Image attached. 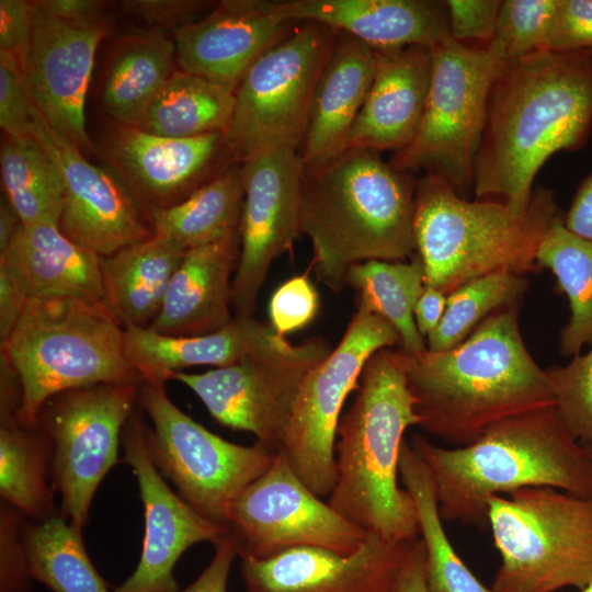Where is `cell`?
Listing matches in <instances>:
<instances>
[{"instance_id":"cell-39","label":"cell","mask_w":592,"mask_h":592,"mask_svg":"<svg viewBox=\"0 0 592 592\" xmlns=\"http://www.w3.org/2000/svg\"><path fill=\"white\" fill-rule=\"evenodd\" d=\"M528 287L524 275L494 272L471 280L447 295L444 315L426 337V350L443 352L463 342L494 311L519 304Z\"/></svg>"},{"instance_id":"cell-42","label":"cell","mask_w":592,"mask_h":592,"mask_svg":"<svg viewBox=\"0 0 592 592\" xmlns=\"http://www.w3.org/2000/svg\"><path fill=\"white\" fill-rule=\"evenodd\" d=\"M27 519L13 506L0 504V592H30L33 580L24 528Z\"/></svg>"},{"instance_id":"cell-41","label":"cell","mask_w":592,"mask_h":592,"mask_svg":"<svg viewBox=\"0 0 592 592\" xmlns=\"http://www.w3.org/2000/svg\"><path fill=\"white\" fill-rule=\"evenodd\" d=\"M556 408L566 428L580 443L592 440V344L565 366L545 369Z\"/></svg>"},{"instance_id":"cell-1","label":"cell","mask_w":592,"mask_h":592,"mask_svg":"<svg viewBox=\"0 0 592 592\" xmlns=\"http://www.w3.org/2000/svg\"><path fill=\"white\" fill-rule=\"evenodd\" d=\"M592 125V52H537L504 64L490 89L474 162L476 200L523 214L540 167L583 145Z\"/></svg>"},{"instance_id":"cell-2","label":"cell","mask_w":592,"mask_h":592,"mask_svg":"<svg viewBox=\"0 0 592 592\" xmlns=\"http://www.w3.org/2000/svg\"><path fill=\"white\" fill-rule=\"evenodd\" d=\"M517 312L516 305L494 311L449 350L402 352L425 432L462 447L500 421L556 406L546 371L523 342Z\"/></svg>"},{"instance_id":"cell-12","label":"cell","mask_w":592,"mask_h":592,"mask_svg":"<svg viewBox=\"0 0 592 592\" xmlns=\"http://www.w3.org/2000/svg\"><path fill=\"white\" fill-rule=\"evenodd\" d=\"M399 341L387 320L358 303L340 343L301 383L278 451L322 499L337 481V430L344 401L371 356Z\"/></svg>"},{"instance_id":"cell-16","label":"cell","mask_w":592,"mask_h":592,"mask_svg":"<svg viewBox=\"0 0 592 592\" xmlns=\"http://www.w3.org/2000/svg\"><path fill=\"white\" fill-rule=\"evenodd\" d=\"M303 173L299 151L293 148L265 150L241 162L244 198L231 283L235 316L252 317L272 262L303 235Z\"/></svg>"},{"instance_id":"cell-43","label":"cell","mask_w":592,"mask_h":592,"mask_svg":"<svg viewBox=\"0 0 592 592\" xmlns=\"http://www.w3.org/2000/svg\"><path fill=\"white\" fill-rule=\"evenodd\" d=\"M33 106L19 60L0 50V126L7 136H31Z\"/></svg>"},{"instance_id":"cell-38","label":"cell","mask_w":592,"mask_h":592,"mask_svg":"<svg viewBox=\"0 0 592 592\" xmlns=\"http://www.w3.org/2000/svg\"><path fill=\"white\" fill-rule=\"evenodd\" d=\"M0 168L4 197L24 226H59L62 181L54 161L32 135L23 138L4 136Z\"/></svg>"},{"instance_id":"cell-32","label":"cell","mask_w":592,"mask_h":592,"mask_svg":"<svg viewBox=\"0 0 592 592\" xmlns=\"http://www.w3.org/2000/svg\"><path fill=\"white\" fill-rule=\"evenodd\" d=\"M53 445L39 428L0 422V497L27 520L57 513L52 482Z\"/></svg>"},{"instance_id":"cell-8","label":"cell","mask_w":592,"mask_h":592,"mask_svg":"<svg viewBox=\"0 0 592 592\" xmlns=\"http://www.w3.org/2000/svg\"><path fill=\"white\" fill-rule=\"evenodd\" d=\"M487 505L501 558L494 592L581 590L592 582V499L525 487L492 496Z\"/></svg>"},{"instance_id":"cell-3","label":"cell","mask_w":592,"mask_h":592,"mask_svg":"<svg viewBox=\"0 0 592 592\" xmlns=\"http://www.w3.org/2000/svg\"><path fill=\"white\" fill-rule=\"evenodd\" d=\"M409 444L431 475L442 521L486 530L489 498L525 487L592 499V459L556 406L500 421L466 446L441 447L419 434Z\"/></svg>"},{"instance_id":"cell-25","label":"cell","mask_w":592,"mask_h":592,"mask_svg":"<svg viewBox=\"0 0 592 592\" xmlns=\"http://www.w3.org/2000/svg\"><path fill=\"white\" fill-rule=\"evenodd\" d=\"M287 342L271 325L242 316H235L224 328L202 335H168L149 328H124L128 363L143 383L153 385H164L185 368L225 367Z\"/></svg>"},{"instance_id":"cell-30","label":"cell","mask_w":592,"mask_h":592,"mask_svg":"<svg viewBox=\"0 0 592 592\" xmlns=\"http://www.w3.org/2000/svg\"><path fill=\"white\" fill-rule=\"evenodd\" d=\"M175 45L160 33L128 37L115 49L102 84V104L119 126L136 127L175 71Z\"/></svg>"},{"instance_id":"cell-44","label":"cell","mask_w":592,"mask_h":592,"mask_svg":"<svg viewBox=\"0 0 592 592\" xmlns=\"http://www.w3.org/2000/svg\"><path fill=\"white\" fill-rule=\"evenodd\" d=\"M319 309V295L307 277L296 275L272 295L269 306L271 327L282 337L310 323Z\"/></svg>"},{"instance_id":"cell-6","label":"cell","mask_w":592,"mask_h":592,"mask_svg":"<svg viewBox=\"0 0 592 592\" xmlns=\"http://www.w3.org/2000/svg\"><path fill=\"white\" fill-rule=\"evenodd\" d=\"M558 216L549 189H535L527 210L516 214L498 200L468 201L446 180L425 173L415 182L413 202L424 286L448 295L494 272L533 271L539 243Z\"/></svg>"},{"instance_id":"cell-13","label":"cell","mask_w":592,"mask_h":592,"mask_svg":"<svg viewBox=\"0 0 592 592\" xmlns=\"http://www.w3.org/2000/svg\"><path fill=\"white\" fill-rule=\"evenodd\" d=\"M141 384V383H140ZM138 383H107L56 395L38 426L53 445L52 482L59 512L83 530L103 478L119 463L124 426L138 401Z\"/></svg>"},{"instance_id":"cell-34","label":"cell","mask_w":592,"mask_h":592,"mask_svg":"<svg viewBox=\"0 0 592 592\" xmlns=\"http://www.w3.org/2000/svg\"><path fill=\"white\" fill-rule=\"evenodd\" d=\"M234 106L235 91L175 70L136 127L171 138L225 133Z\"/></svg>"},{"instance_id":"cell-49","label":"cell","mask_w":592,"mask_h":592,"mask_svg":"<svg viewBox=\"0 0 592 592\" xmlns=\"http://www.w3.org/2000/svg\"><path fill=\"white\" fill-rule=\"evenodd\" d=\"M32 32V2L0 0V50L14 56L22 66Z\"/></svg>"},{"instance_id":"cell-56","label":"cell","mask_w":592,"mask_h":592,"mask_svg":"<svg viewBox=\"0 0 592 592\" xmlns=\"http://www.w3.org/2000/svg\"><path fill=\"white\" fill-rule=\"evenodd\" d=\"M580 444L582 445L589 457L592 459V440Z\"/></svg>"},{"instance_id":"cell-55","label":"cell","mask_w":592,"mask_h":592,"mask_svg":"<svg viewBox=\"0 0 592 592\" xmlns=\"http://www.w3.org/2000/svg\"><path fill=\"white\" fill-rule=\"evenodd\" d=\"M21 224L15 209L2 196L0 203V252H3L8 248Z\"/></svg>"},{"instance_id":"cell-26","label":"cell","mask_w":592,"mask_h":592,"mask_svg":"<svg viewBox=\"0 0 592 592\" xmlns=\"http://www.w3.org/2000/svg\"><path fill=\"white\" fill-rule=\"evenodd\" d=\"M239 255V229L213 243L187 250L159 315L148 328L162 334L187 337L227 326L234 319L231 275Z\"/></svg>"},{"instance_id":"cell-15","label":"cell","mask_w":592,"mask_h":592,"mask_svg":"<svg viewBox=\"0 0 592 592\" xmlns=\"http://www.w3.org/2000/svg\"><path fill=\"white\" fill-rule=\"evenodd\" d=\"M226 526L237 539L240 558L265 559L295 547L348 555L367 536L314 493L280 451L229 505Z\"/></svg>"},{"instance_id":"cell-46","label":"cell","mask_w":592,"mask_h":592,"mask_svg":"<svg viewBox=\"0 0 592 592\" xmlns=\"http://www.w3.org/2000/svg\"><path fill=\"white\" fill-rule=\"evenodd\" d=\"M549 50H592V0H560Z\"/></svg>"},{"instance_id":"cell-24","label":"cell","mask_w":592,"mask_h":592,"mask_svg":"<svg viewBox=\"0 0 592 592\" xmlns=\"http://www.w3.org/2000/svg\"><path fill=\"white\" fill-rule=\"evenodd\" d=\"M375 76L348 140L373 151L407 147L420 126L432 77V47L375 50Z\"/></svg>"},{"instance_id":"cell-48","label":"cell","mask_w":592,"mask_h":592,"mask_svg":"<svg viewBox=\"0 0 592 592\" xmlns=\"http://www.w3.org/2000/svg\"><path fill=\"white\" fill-rule=\"evenodd\" d=\"M30 298L29 284L22 272L0 261V346L8 342Z\"/></svg>"},{"instance_id":"cell-20","label":"cell","mask_w":592,"mask_h":592,"mask_svg":"<svg viewBox=\"0 0 592 592\" xmlns=\"http://www.w3.org/2000/svg\"><path fill=\"white\" fill-rule=\"evenodd\" d=\"M411 542L391 543L367 533L348 555L295 547L265 559L241 557L244 591L397 592Z\"/></svg>"},{"instance_id":"cell-10","label":"cell","mask_w":592,"mask_h":592,"mask_svg":"<svg viewBox=\"0 0 592 592\" xmlns=\"http://www.w3.org/2000/svg\"><path fill=\"white\" fill-rule=\"evenodd\" d=\"M337 33L317 22H298L249 68L235 91L232 116L224 133L235 162L275 148L299 151Z\"/></svg>"},{"instance_id":"cell-23","label":"cell","mask_w":592,"mask_h":592,"mask_svg":"<svg viewBox=\"0 0 592 592\" xmlns=\"http://www.w3.org/2000/svg\"><path fill=\"white\" fill-rule=\"evenodd\" d=\"M267 11L296 22L312 21L346 33L375 50L433 47L449 34L445 1L260 0Z\"/></svg>"},{"instance_id":"cell-52","label":"cell","mask_w":592,"mask_h":592,"mask_svg":"<svg viewBox=\"0 0 592 592\" xmlns=\"http://www.w3.org/2000/svg\"><path fill=\"white\" fill-rule=\"evenodd\" d=\"M563 223L572 232L592 240V174L578 189Z\"/></svg>"},{"instance_id":"cell-47","label":"cell","mask_w":592,"mask_h":592,"mask_svg":"<svg viewBox=\"0 0 592 592\" xmlns=\"http://www.w3.org/2000/svg\"><path fill=\"white\" fill-rule=\"evenodd\" d=\"M214 2L197 0H128L122 7L126 12L156 26L174 31L194 20Z\"/></svg>"},{"instance_id":"cell-7","label":"cell","mask_w":592,"mask_h":592,"mask_svg":"<svg viewBox=\"0 0 592 592\" xmlns=\"http://www.w3.org/2000/svg\"><path fill=\"white\" fill-rule=\"evenodd\" d=\"M0 353L16 372L18 422L38 426L45 403L71 389L143 383L126 358L124 327L103 303L65 296L31 297Z\"/></svg>"},{"instance_id":"cell-9","label":"cell","mask_w":592,"mask_h":592,"mask_svg":"<svg viewBox=\"0 0 592 592\" xmlns=\"http://www.w3.org/2000/svg\"><path fill=\"white\" fill-rule=\"evenodd\" d=\"M505 62L494 39L467 45L449 36L433 46L431 84L420 126L389 162L405 172L435 174L460 196L473 189L490 89Z\"/></svg>"},{"instance_id":"cell-11","label":"cell","mask_w":592,"mask_h":592,"mask_svg":"<svg viewBox=\"0 0 592 592\" xmlns=\"http://www.w3.org/2000/svg\"><path fill=\"white\" fill-rule=\"evenodd\" d=\"M138 403L150 420L145 439L158 470L198 513L226 526L229 505L270 467L277 451L210 432L172 402L164 385L141 383Z\"/></svg>"},{"instance_id":"cell-36","label":"cell","mask_w":592,"mask_h":592,"mask_svg":"<svg viewBox=\"0 0 592 592\" xmlns=\"http://www.w3.org/2000/svg\"><path fill=\"white\" fill-rule=\"evenodd\" d=\"M536 263L554 273L568 298L570 317L559 334V351L574 356L592 344V240L569 230L558 216L539 243Z\"/></svg>"},{"instance_id":"cell-28","label":"cell","mask_w":592,"mask_h":592,"mask_svg":"<svg viewBox=\"0 0 592 592\" xmlns=\"http://www.w3.org/2000/svg\"><path fill=\"white\" fill-rule=\"evenodd\" d=\"M0 261L22 272L31 297L65 296L107 305L101 257L70 240L58 225L21 224Z\"/></svg>"},{"instance_id":"cell-18","label":"cell","mask_w":592,"mask_h":592,"mask_svg":"<svg viewBox=\"0 0 592 592\" xmlns=\"http://www.w3.org/2000/svg\"><path fill=\"white\" fill-rule=\"evenodd\" d=\"M146 423L141 412L135 409L122 434L123 462L137 480L145 532L135 571L113 592H179L173 570L184 551L202 542L216 545L229 532L171 490L150 457Z\"/></svg>"},{"instance_id":"cell-5","label":"cell","mask_w":592,"mask_h":592,"mask_svg":"<svg viewBox=\"0 0 592 592\" xmlns=\"http://www.w3.org/2000/svg\"><path fill=\"white\" fill-rule=\"evenodd\" d=\"M414 403L402 352L382 349L367 361L337 430V481L327 501L351 523L391 543L419 538L413 499L398 485L405 432L421 422Z\"/></svg>"},{"instance_id":"cell-45","label":"cell","mask_w":592,"mask_h":592,"mask_svg":"<svg viewBox=\"0 0 592 592\" xmlns=\"http://www.w3.org/2000/svg\"><path fill=\"white\" fill-rule=\"evenodd\" d=\"M445 4L453 39L467 45H487L493 39L502 1L447 0Z\"/></svg>"},{"instance_id":"cell-31","label":"cell","mask_w":592,"mask_h":592,"mask_svg":"<svg viewBox=\"0 0 592 592\" xmlns=\"http://www.w3.org/2000/svg\"><path fill=\"white\" fill-rule=\"evenodd\" d=\"M243 198L241 162H235L183 201L149 209L148 218L155 235L190 250L239 229Z\"/></svg>"},{"instance_id":"cell-57","label":"cell","mask_w":592,"mask_h":592,"mask_svg":"<svg viewBox=\"0 0 592 592\" xmlns=\"http://www.w3.org/2000/svg\"><path fill=\"white\" fill-rule=\"evenodd\" d=\"M579 592H592V582L585 588L581 589Z\"/></svg>"},{"instance_id":"cell-19","label":"cell","mask_w":592,"mask_h":592,"mask_svg":"<svg viewBox=\"0 0 592 592\" xmlns=\"http://www.w3.org/2000/svg\"><path fill=\"white\" fill-rule=\"evenodd\" d=\"M107 30L100 21L78 24L32 2V32L22 64L31 99L50 127L83 151L94 150L84 103L95 53Z\"/></svg>"},{"instance_id":"cell-21","label":"cell","mask_w":592,"mask_h":592,"mask_svg":"<svg viewBox=\"0 0 592 592\" xmlns=\"http://www.w3.org/2000/svg\"><path fill=\"white\" fill-rule=\"evenodd\" d=\"M109 150L117 175L147 213L183 201L235 163L220 132L171 138L118 125Z\"/></svg>"},{"instance_id":"cell-4","label":"cell","mask_w":592,"mask_h":592,"mask_svg":"<svg viewBox=\"0 0 592 592\" xmlns=\"http://www.w3.org/2000/svg\"><path fill=\"white\" fill-rule=\"evenodd\" d=\"M415 182L379 152L362 148L304 167L301 234L311 242L320 282L339 292L354 264L412 255Z\"/></svg>"},{"instance_id":"cell-50","label":"cell","mask_w":592,"mask_h":592,"mask_svg":"<svg viewBox=\"0 0 592 592\" xmlns=\"http://www.w3.org/2000/svg\"><path fill=\"white\" fill-rule=\"evenodd\" d=\"M214 546L210 562L182 592H227L229 572L236 557H239V546L229 532Z\"/></svg>"},{"instance_id":"cell-17","label":"cell","mask_w":592,"mask_h":592,"mask_svg":"<svg viewBox=\"0 0 592 592\" xmlns=\"http://www.w3.org/2000/svg\"><path fill=\"white\" fill-rule=\"evenodd\" d=\"M31 135L54 161L64 186L61 232L100 257L153 236L147 210L118 175L89 162L33 106Z\"/></svg>"},{"instance_id":"cell-33","label":"cell","mask_w":592,"mask_h":592,"mask_svg":"<svg viewBox=\"0 0 592 592\" xmlns=\"http://www.w3.org/2000/svg\"><path fill=\"white\" fill-rule=\"evenodd\" d=\"M399 476L417 511L428 592H494L477 579L453 548L442 524L431 475L407 441L400 452Z\"/></svg>"},{"instance_id":"cell-51","label":"cell","mask_w":592,"mask_h":592,"mask_svg":"<svg viewBox=\"0 0 592 592\" xmlns=\"http://www.w3.org/2000/svg\"><path fill=\"white\" fill-rule=\"evenodd\" d=\"M38 3L50 14L61 20L92 24L100 22L103 1L98 0H42Z\"/></svg>"},{"instance_id":"cell-14","label":"cell","mask_w":592,"mask_h":592,"mask_svg":"<svg viewBox=\"0 0 592 592\" xmlns=\"http://www.w3.org/2000/svg\"><path fill=\"white\" fill-rule=\"evenodd\" d=\"M331 351L323 339L309 338L204 373L180 372L172 379L189 387L217 422L278 451L301 383Z\"/></svg>"},{"instance_id":"cell-35","label":"cell","mask_w":592,"mask_h":592,"mask_svg":"<svg viewBox=\"0 0 592 592\" xmlns=\"http://www.w3.org/2000/svg\"><path fill=\"white\" fill-rule=\"evenodd\" d=\"M344 283L358 293L360 304L396 329L401 352L418 355L426 350L414 321V306L424 288V267L418 255L410 263L372 260L354 264Z\"/></svg>"},{"instance_id":"cell-58","label":"cell","mask_w":592,"mask_h":592,"mask_svg":"<svg viewBox=\"0 0 592 592\" xmlns=\"http://www.w3.org/2000/svg\"><path fill=\"white\" fill-rule=\"evenodd\" d=\"M592 52V50H591Z\"/></svg>"},{"instance_id":"cell-40","label":"cell","mask_w":592,"mask_h":592,"mask_svg":"<svg viewBox=\"0 0 592 592\" xmlns=\"http://www.w3.org/2000/svg\"><path fill=\"white\" fill-rule=\"evenodd\" d=\"M560 0L502 1L493 39L506 61L549 50Z\"/></svg>"},{"instance_id":"cell-27","label":"cell","mask_w":592,"mask_h":592,"mask_svg":"<svg viewBox=\"0 0 592 592\" xmlns=\"http://www.w3.org/2000/svg\"><path fill=\"white\" fill-rule=\"evenodd\" d=\"M374 49L338 32L319 77L299 155L304 167H316L348 147L349 136L375 76Z\"/></svg>"},{"instance_id":"cell-37","label":"cell","mask_w":592,"mask_h":592,"mask_svg":"<svg viewBox=\"0 0 592 592\" xmlns=\"http://www.w3.org/2000/svg\"><path fill=\"white\" fill-rule=\"evenodd\" d=\"M82 531L59 513L26 521L24 538L30 570L53 592H110L91 561Z\"/></svg>"},{"instance_id":"cell-53","label":"cell","mask_w":592,"mask_h":592,"mask_svg":"<svg viewBox=\"0 0 592 592\" xmlns=\"http://www.w3.org/2000/svg\"><path fill=\"white\" fill-rule=\"evenodd\" d=\"M446 299L447 295L440 289L424 286L414 306V321L424 338L440 323L445 311Z\"/></svg>"},{"instance_id":"cell-54","label":"cell","mask_w":592,"mask_h":592,"mask_svg":"<svg viewBox=\"0 0 592 592\" xmlns=\"http://www.w3.org/2000/svg\"><path fill=\"white\" fill-rule=\"evenodd\" d=\"M397 592H428L425 582V550L420 537L411 542L408 557L398 581Z\"/></svg>"},{"instance_id":"cell-29","label":"cell","mask_w":592,"mask_h":592,"mask_svg":"<svg viewBox=\"0 0 592 592\" xmlns=\"http://www.w3.org/2000/svg\"><path fill=\"white\" fill-rule=\"evenodd\" d=\"M187 250L155 235L101 257L106 303L122 326L148 328L159 315L171 280Z\"/></svg>"},{"instance_id":"cell-22","label":"cell","mask_w":592,"mask_h":592,"mask_svg":"<svg viewBox=\"0 0 592 592\" xmlns=\"http://www.w3.org/2000/svg\"><path fill=\"white\" fill-rule=\"evenodd\" d=\"M298 22L278 16L260 0H225L207 15L174 31L180 70L236 91L249 68Z\"/></svg>"}]
</instances>
